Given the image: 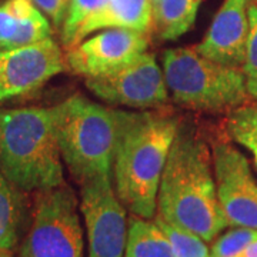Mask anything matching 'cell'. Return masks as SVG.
<instances>
[{
    "label": "cell",
    "mask_w": 257,
    "mask_h": 257,
    "mask_svg": "<svg viewBox=\"0 0 257 257\" xmlns=\"http://www.w3.org/2000/svg\"><path fill=\"white\" fill-rule=\"evenodd\" d=\"M149 37L132 29H106L66 49V66L84 79L111 73L147 52Z\"/></svg>",
    "instance_id": "11"
},
{
    "label": "cell",
    "mask_w": 257,
    "mask_h": 257,
    "mask_svg": "<svg viewBox=\"0 0 257 257\" xmlns=\"http://www.w3.org/2000/svg\"><path fill=\"white\" fill-rule=\"evenodd\" d=\"M103 29H132L152 36L155 33V15L150 0H107L79 28L72 46Z\"/></svg>",
    "instance_id": "14"
},
{
    "label": "cell",
    "mask_w": 257,
    "mask_h": 257,
    "mask_svg": "<svg viewBox=\"0 0 257 257\" xmlns=\"http://www.w3.org/2000/svg\"><path fill=\"white\" fill-rule=\"evenodd\" d=\"M123 257H176V254L156 221L132 214L127 220V239Z\"/></svg>",
    "instance_id": "16"
},
{
    "label": "cell",
    "mask_w": 257,
    "mask_h": 257,
    "mask_svg": "<svg viewBox=\"0 0 257 257\" xmlns=\"http://www.w3.org/2000/svg\"><path fill=\"white\" fill-rule=\"evenodd\" d=\"M239 257H257V241L251 243Z\"/></svg>",
    "instance_id": "24"
},
{
    "label": "cell",
    "mask_w": 257,
    "mask_h": 257,
    "mask_svg": "<svg viewBox=\"0 0 257 257\" xmlns=\"http://www.w3.org/2000/svg\"><path fill=\"white\" fill-rule=\"evenodd\" d=\"M153 220L163 230L166 237L173 247L176 257H211L210 248L207 247V243L200 236L165 220L159 214L153 217Z\"/></svg>",
    "instance_id": "19"
},
{
    "label": "cell",
    "mask_w": 257,
    "mask_h": 257,
    "mask_svg": "<svg viewBox=\"0 0 257 257\" xmlns=\"http://www.w3.org/2000/svg\"><path fill=\"white\" fill-rule=\"evenodd\" d=\"M32 2L52 20L56 29L62 28L70 0H32Z\"/></svg>",
    "instance_id": "23"
},
{
    "label": "cell",
    "mask_w": 257,
    "mask_h": 257,
    "mask_svg": "<svg viewBox=\"0 0 257 257\" xmlns=\"http://www.w3.org/2000/svg\"><path fill=\"white\" fill-rule=\"evenodd\" d=\"M111 180V173H100L80 183L79 206L86 224L89 257L124 256L127 217Z\"/></svg>",
    "instance_id": "7"
},
{
    "label": "cell",
    "mask_w": 257,
    "mask_h": 257,
    "mask_svg": "<svg viewBox=\"0 0 257 257\" xmlns=\"http://www.w3.org/2000/svg\"><path fill=\"white\" fill-rule=\"evenodd\" d=\"M66 69L64 53L52 37L2 50L0 101L35 92Z\"/></svg>",
    "instance_id": "10"
},
{
    "label": "cell",
    "mask_w": 257,
    "mask_h": 257,
    "mask_svg": "<svg viewBox=\"0 0 257 257\" xmlns=\"http://www.w3.org/2000/svg\"><path fill=\"white\" fill-rule=\"evenodd\" d=\"M106 2L107 0H70L63 25L60 28V40L64 49H69L73 45L79 28L96 12H99Z\"/></svg>",
    "instance_id": "20"
},
{
    "label": "cell",
    "mask_w": 257,
    "mask_h": 257,
    "mask_svg": "<svg viewBox=\"0 0 257 257\" xmlns=\"http://www.w3.org/2000/svg\"><path fill=\"white\" fill-rule=\"evenodd\" d=\"M253 0H224L206 36L194 49L216 63L243 69L247 55L250 22L248 8Z\"/></svg>",
    "instance_id": "12"
},
{
    "label": "cell",
    "mask_w": 257,
    "mask_h": 257,
    "mask_svg": "<svg viewBox=\"0 0 257 257\" xmlns=\"http://www.w3.org/2000/svg\"><path fill=\"white\" fill-rule=\"evenodd\" d=\"M213 175L221 211L231 227L257 229V183L250 163L226 139L211 145Z\"/></svg>",
    "instance_id": "9"
},
{
    "label": "cell",
    "mask_w": 257,
    "mask_h": 257,
    "mask_svg": "<svg viewBox=\"0 0 257 257\" xmlns=\"http://www.w3.org/2000/svg\"><path fill=\"white\" fill-rule=\"evenodd\" d=\"M52 37V26L32 0L0 5V50L26 46Z\"/></svg>",
    "instance_id": "13"
},
{
    "label": "cell",
    "mask_w": 257,
    "mask_h": 257,
    "mask_svg": "<svg viewBox=\"0 0 257 257\" xmlns=\"http://www.w3.org/2000/svg\"><path fill=\"white\" fill-rule=\"evenodd\" d=\"M211 166L207 142L180 123L159 184L157 214L206 243H213L229 226L217 199Z\"/></svg>",
    "instance_id": "2"
},
{
    "label": "cell",
    "mask_w": 257,
    "mask_h": 257,
    "mask_svg": "<svg viewBox=\"0 0 257 257\" xmlns=\"http://www.w3.org/2000/svg\"><path fill=\"white\" fill-rule=\"evenodd\" d=\"M160 2H162V0H150V5H152V9H153V15H155V16H156L157 8H159Z\"/></svg>",
    "instance_id": "25"
},
{
    "label": "cell",
    "mask_w": 257,
    "mask_h": 257,
    "mask_svg": "<svg viewBox=\"0 0 257 257\" xmlns=\"http://www.w3.org/2000/svg\"><path fill=\"white\" fill-rule=\"evenodd\" d=\"M116 117L117 136L111 173L117 197L132 214L153 219L162 173L182 121L172 111L159 109H116Z\"/></svg>",
    "instance_id": "1"
},
{
    "label": "cell",
    "mask_w": 257,
    "mask_h": 257,
    "mask_svg": "<svg viewBox=\"0 0 257 257\" xmlns=\"http://www.w3.org/2000/svg\"><path fill=\"white\" fill-rule=\"evenodd\" d=\"M84 84L110 106L150 110L163 109L169 101L163 70L149 52L111 73L84 79Z\"/></svg>",
    "instance_id": "8"
},
{
    "label": "cell",
    "mask_w": 257,
    "mask_h": 257,
    "mask_svg": "<svg viewBox=\"0 0 257 257\" xmlns=\"http://www.w3.org/2000/svg\"><path fill=\"white\" fill-rule=\"evenodd\" d=\"M254 241H257V229L234 227L213 240L210 256L239 257Z\"/></svg>",
    "instance_id": "21"
},
{
    "label": "cell",
    "mask_w": 257,
    "mask_h": 257,
    "mask_svg": "<svg viewBox=\"0 0 257 257\" xmlns=\"http://www.w3.org/2000/svg\"><path fill=\"white\" fill-rule=\"evenodd\" d=\"M0 63H2V50H0Z\"/></svg>",
    "instance_id": "27"
},
{
    "label": "cell",
    "mask_w": 257,
    "mask_h": 257,
    "mask_svg": "<svg viewBox=\"0 0 257 257\" xmlns=\"http://www.w3.org/2000/svg\"><path fill=\"white\" fill-rule=\"evenodd\" d=\"M0 257H13V256H12V251H10V250H3V248H0Z\"/></svg>",
    "instance_id": "26"
},
{
    "label": "cell",
    "mask_w": 257,
    "mask_h": 257,
    "mask_svg": "<svg viewBox=\"0 0 257 257\" xmlns=\"http://www.w3.org/2000/svg\"><path fill=\"white\" fill-rule=\"evenodd\" d=\"M0 170L28 193L64 183L52 107L0 109Z\"/></svg>",
    "instance_id": "3"
},
{
    "label": "cell",
    "mask_w": 257,
    "mask_h": 257,
    "mask_svg": "<svg viewBox=\"0 0 257 257\" xmlns=\"http://www.w3.org/2000/svg\"><path fill=\"white\" fill-rule=\"evenodd\" d=\"M25 190L0 170V248L13 250L19 244L29 217Z\"/></svg>",
    "instance_id": "15"
},
{
    "label": "cell",
    "mask_w": 257,
    "mask_h": 257,
    "mask_svg": "<svg viewBox=\"0 0 257 257\" xmlns=\"http://www.w3.org/2000/svg\"><path fill=\"white\" fill-rule=\"evenodd\" d=\"M248 22H250V35H248L247 55L243 64V73L246 77V89L251 101H257V2H251L248 8Z\"/></svg>",
    "instance_id": "22"
},
{
    "label": "cell",
    "mask_w": 257,
    "mask_h": 257,
    "mask_svg": "<svg viewBox=\"0 0 257 257\" xmlns=\"http://www.w3.org/2000/svg\"><path fill=\"white\" fill-rule=\"evenodd\" d=\"M79 207L76 193L66 183L35 192L20 257H83Z\"/></svg>",
    "instance_id": "6"
},
{
    "label": "cell",
    "mask_w": 257,
    "mask_h": 257,
    "mask_svg": "<svg viewBox=\"0 0 257 257\" xmlns=\"http://www.w3.org/2000/svg\"><path fill=\"white\" fill-rule=\"evenodd\" d=\"M167 90L179 106L202 113H230L250 100L241 69L216 63L194 47L163 55Z\"/></svg>",
    "instance_id": "5"
},
{
    "label": "cell",
    "mask_w": 257,
    "mask_h": 257,
    "mask_svg": "<svg viewBox=\"0 0 257 257\" xmlns=\"http://www.w3.org/2000/svg\"><path fill=\"white\" fill-rule=\"evenodd\" d=\"M224 130L230 140L246 147L257 167V101H248L227 113Z\"/></svg>",
    "instance_id": "18"
},
{
    "label": "cell",
    "mask_w": 257,
    "mask_h": 257,
    "mask_svg": "<svg viewBox=\"0 0 257 257\" xmlns=\"http://www.w3.org/2000/svg\"><path fill=\"white\" fill-rule=\"evenodd\" d=\"M56 138L64 165L80 184L100 173H111L117 136L116 109L73 94L52 106Z\"/></svg>",
    "instance_id": "4"
},
{
    "label": "cell",
    "mask_w": 257,
    "mask_h": 257,
    "mask_svg": "<svg viewBox=\"0 0 257 257\" xmlns=\"http://www.w3.org/2000/svg\"><path fill=\"white\" fill-rule=\"evenodd\" d=\"M203 0H162L155 16V33L162 40H176L194 25Z\"/></svg>",
    "instance_id": "17"
}]
</instances>
